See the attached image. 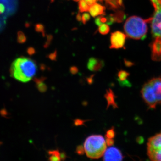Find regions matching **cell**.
Returning <instances> with one entry per match:
<instances>
[{
    "label": "cell",
    "mask_w": 161,
    "mask_h": 161,
    "mask_svg": "<svg viewBox=\"0 0 161 161\" xmlns=\"http://www.w3.org/2000/svg\"><path fill=\"white\" fill-rule=\"evenodd\" d=\"M67 158L66 154L65 152H62L60 153V158L61 160H64L66 159Z\"/></svg>",
    "instance_id": "cell-35"
},
{
    "label": "cell",
    "mask_w": 161,
    "mask_h": 161,
    "mask_svg": "<svg viewBox=\"0 0 161 161\" xmlns=\"http://www.w3.org/2000/svg\"><path fill=\"white\" fill-rule=\"evenodd\" d=\"M124 156L120 150L116 147H110L106 150L103 154V160L106 161H120Z\"/></svg>",
    "instance_id": "cell-8"
},
{
    "label": "cell",
    "mask_w": 161,
    "mask_h": 161,
    "mask_svg": "<svg viewBox=\"0 0 161 161\" xmlns=\"http://www.w3.org/2000/svg\"><path fill=\"white\" fill-rule=\"evenodd\" d=\"M105 98L107 101V109L110 106L114 109L118 108V106L115 102V96L112 89L107 90L106 93L104 95Z\"/></svg>",
    "instance_id": "cell-12"
},
{
    "label": "cell",
    "mask_w": 161,
    "mask_h": 161,
    "mask_svg": "<svg viewBox=\"0 0 161 161\" xmlns=\"http://www.w3.org/2000/svg\"><path fill=\"white\" fill-rule=\"evenodd\" d=\"M84 147L88 157L97 159L103 155L107 149V144L102 136L93 135L86 139Z\"/></svg>",
    "instance_id": "cell-3"
},
{
    "label": "cell",
    "mask_w": 161,
    "mask_h": 161,
    "mask_svg": "<svg viewBox=\"0 0 161 161\" xmlns=\"http://www.w3.org/2000/svg\"><path fill=\"white\" fill-rule=\"evenodd\" d=\"M115 19V22L121 23L123 22L125 19L126 16L123 12L122 11H118L116 12L114 14H112Z\"/></svg>",
    "instance_id": "cell-17"
},
{
    "label": "cell",
    "mask_w": 161,
    "mask_h": 161,
    "mask_svg": "<svg viewBox=\"0 0 161 161\" xmlns=\"http://www.w3.org/2000/svg\"><path fill=\"white\" fill-rule=\"evenodd\" d=\"M35 29L37 32L41 33L43 37L45 36V28L43 24L38 23L35 25Z\"/></svg>",
    "instance_id": "cell-20"
},
{
    "label": "cell",
    "mask_w": 161,
    "mask_h": 161,
    "mask_svg": "<svg viewBox=\"0 0 161 161\" xmlns=\"http://www.w3.org/2000/svg\"><path fill=\"white\" fill-rule=\"evenodd\" d=\"M147 146V155L150 160L161 161V132L150 137Z\"/></svg>",
    "instance_id": "cell-5"
},
{
    "label": "cell",
    "mask_w": 161,
    "mask_h": 161,
    "mask_svg": "<svg viewBox=\"0 0 161 161\" xmlns=\"http://www.w3.org/2000/svg\"><path fill=\"white\" fill-rule=\"evenodd\" d=\"M74 1H80V0H74ZM84 1H85L90 6L96 3V0H84Z\"/></svg>",
    "instance_id": "cell-34"
},
{
    "label": "cell",
    "mask_w": 161,
    "mask_h": 161,
    "mask_svg": "<svg viewBox=\"0 0 161 161\" xmlns=\"http://www.w3.org/2000/svg\"><path fill=\"white\" fill-rule=\"evenodd\" d=\"M155 10L161 6V0H150Z\"/></svg>",
    "instance_id": "cell-26"
},
{
    "label": "cell",
    "mask_w": 161,
    "mask_h": 161,
    "mask_svg": "<svg viewBox=\"0 0 161 161\" xmlns=\"http://www.w3.org/2000/svg\"><path fill=\"white\" fill-rule=\"evenodd\" d=\"M95 24L98 26H101L102 24H103V23L101 22L100 16L96 18V19H95Z\"/></svg>",
    "instance_id": "cell-33"
},
{
    "label": "cell",
    "mask_w": 161,
    "mask_h": 161,
    "mask_svg": "<svg viewBox=\"0 0 161 161\" xmlns=\"http://www.w3.org/2000/svg\"><path fill=\"white\" fill-rule=\"evenodd\" d=\"M26 38L25 35L22 31H19L18 33V41L19 43H23L26 41Z\"/></svg>",
    "instance_id": "cell-22"
},
{
    "label": "cell",
    "mask_w": 161,
    "mask_h": 161,
    "mask_svg": "<svg viewBox=\"0 0 161 161\" xmlns=\"http://www.w3.org/2000/svg\"><path fill=\"white\" fill-rule=\"evenodd\" d=\"M96 1H98V0H96ZM100 1H102V0H100Z\"/></svg>",
    "instance_id": "cell-40"
},
{
    "label": "cell",
    "mask_w": 161,
    "mask_h": 161,
    "mask_svg": "<svg viewBox=\"0 0 161 161\" xmlns=\"http://www.w3.org/2000/svg\"><path fill=\"white\" fill-rule=\"evenodd\" d=\"M151 58L155 61H161V37H157L151 44Z\"/></svg>",
    "instance_id": "cell-9"
},
{
    "label": "cell",
    "mask_w": 161,
    "mask_h": 161,
    "mask_svg": "<svg viewBox=\"0 0 161 161\" xmlns=\"http://www.w3.org/2000/svg\"><path fill=\"white\" fill-rule=\"evenodd\" d=\"M49 155L48 159L50 161H60V153L58 150H49L48 152Z\"/></svg>",
    "instance_id": "cell-14"
},
{
    "label": "cell",
    "mask_w": 161,
    "mask_h": 161,
    "mask_svg": "<svg viewBox=\"0 0 161 161\" xmlns=\"http://www.w3.org/2000/svg\"><path fill=\"white\" fill-rule=\"evenodd\" d=\"M115 136V129L112 128L107 131L105 135L106 138L114 139Z\"/></svg>",
    "instance_id": "cell-23"
},
{
    "label": "cell",
    "mask_w": 161,
    "mask_h": 161,
    "mask_svg": "<svg viewBox=\"0 0 161 161\" xmlns=\"http://www.w3.org/2000/svg\"><path fill=\"white\" fill-rule=\"evenodd\" d=\"M76 19L78 22H80V21H82V17L81 16V15L79 13L77 14V16H76Z\"/></svg>",
    "instance_id": "cell-37"
},
{
    "label": "cell",
    "mask_w": 161,
    "mask_h": 161,
    "mask_svg": "<svg viewBox=\"0 0 161 161\" xmlns=\"http://www.w3.org/2000/svg\"><path fill=\"white\" fill-rule=\"evenodd\" d=\"M143 99L150 109L161 104V77L153 78L144 84L141 91Z\"/></svg>",
    "instance_id": "cell-2"
},
{
    "label": "cell",
    "mask_w": 161,
    "mask_h": 161,
    "mask_svg": "<svg viewBox=\"0 0 161 161\" xmlns=\"http://www.w3.org/2000/svg\"><path fill=\"white\" fill-rule=\"evenodd\" d=\"M86 120H83L77 119L74 121V125L75 126L82 125H84V123L86 122Z\"/></svg>",
    "instance_id": "cell-29"
},
{
    "label": "cell",
    "mask_w": 161,
    "mask_h": 161,
    "mask_svg": "<svg viewBox=\"0 0 161 161\" xmlns=\"http://www.w3.org/2000/svg\"><path fill=\"white\" fill-rule=\"evenodd\" d=\"M6 16L5 14L0 15V32L4 29L6 24Z\"/></svg>",
    "instance_id": "cell-21"
},
{
    "label": "cell",
    "mask_w": 161,
    "mask_h": 161,
    "mask_svg": "<svg viewBox=\"0 0 161 161\" xmlns=\"http://www.w3.org/2000/svg\"><path fill=\"white\" fill-rule=\"evenodd\" d=\"M78 67L76 66H72L70 68V72L71 74L73 75H75L77 74L78 73Z\"/></svg>",
    "instance_id": "cell-31"
},
{
    "label": "cell",
    "mask_w": 161,
    "mask_h": 161,
    "mask_svg": "<svg viewBox=\"0 0 161 161\" xmlns=\"http://www.w3.org/2000/svg\"><path fill=\"white\" fill-rule=\"evenodd\" d=\"M110 30L109 26L108 24H103L99 26L98 31L101 34L105 35L109 32Z\"/></svg>",
    "instance_id": "cell-19"
},
{
    "label": "cell",
    "mask_w": 161,
    "mask_h": 161,
    "mask_svg": "<svg viewBox=\"0 0 161 161\" xmlns=\"http://www.w3.org/2000/svg\"><path fill=\"white\" fill-rule=\"evenodd\" d=\"M27 52L28 54L32 56L36 53V50L33 47H29L27 48Z\"/></svg>",
    "instance_id": "cell-32"
},
{
    "label": "cell",
    "mask_w": 161,
    "mask_h": 161,
    "mask_svg": "<svg viewBox=\"0 0 161 161\" xmlns=\"http://www.w3.org/2000/svg\"><path fill=\"white\" fill-rule=\"evenodd\" d=\"M126 35L121 32L117 31L112 33L111 36V49H119L123 47L125 43Z\"/></svg>",
    "instance_id": "cell-7"
},
{
    "label": "cell",
    "mask_w": 161,
    "mask_h": 161,
    "mask_svg": "<svg viewBox=\"0 0 161 161\" xmlns=\"http://www.w3.org/2000/svg\"><path fill=\"white\" fill-rule=\"evenodd\" d=\"M152 33L155 37H161V6L155 10L151 20Z\"/></svg>",
    "instance_id": "cell-6"
},
{
    "label": "cell",
    "mask_w": 161,
    "mask_h": 161,
    "mask_svg": "<svg viewBox=\"0 0 161 161\" xmlns=\"http://www.w3.org/2000/svg\"><path fill=\"white\" fill-rule=\"evenodd\" d=\"M130 75V73L126 71H119L118 73V81L121 83L122 82L121 84L123 85V84L126 81L127 78L129 77Z\"/></svg>",
    "instance_id": "cell-16"
},
{
    "label": "cell",
    "mask_w": 161,
    "mask_h": 161,
    "mask_svg": "<svg viewBox=\"0 0 161 161\" xmlns=\"http://www.w3.org/2000/svg\"><path fill=\"white\" fill-rule=\"evenodd\" d=\"M93 76L92 75V76L90 77L89 78H88V82L90 84H92V82H93Z\"/></svg>",
    "instance_id": "cell-38"
},
{
    "label": "cell",
    "mask_w": 161,
    "mask_h": 161,
    "mask_svg": "<svg viewBox=\"0 0 161 161\" xmlns=\"http://www.w3.org/2000/svg\"><path fill=\"white\" fill-rule=\"evenodd\" d=\"M90 6L84 0H80L79 3V10L80 12H84L89 11Z\"/></svg>",
    "instance_id": "cell-18"
},
{
    "label": "cell",
    "mask_w": 161,
    "mask_h": 161,
    "mask_svg": "<svg viewBox=\"0 0 161 161\" xmlns=\"http://www.w3.org/2000/svg\"><path fill=\"white\" fill-rule=\"evenodd\" d=\"M85 152V150L84 147L82 145H79L76 148V153L78 155H83Z\"/></svg>",
    "instance_id": "cell-25"
},
{
    "label": "cell",
    "mask_w": 161,
    "mask_h": 161,
    "mask_svg": "<svg viewBox=\"0 0 161 161\" xmlns=\"http://www.w3.org/2000/svg\"><path fill=\"white\" fill-rule=\"evenodd\" d=\"M57 56H58V53L57 51L55 50L53 53H51L47 56V58H49L50 60L53 61H56L57 60Z\"/></svg>",
    "instance_id": "cell-27"
},
{
    "label": "cell",
    "mask_w": 161,
    "mask_h": 161,
    "mask_svg": "<svg viewBox=\"0 0 161 161\" xmlns=\"http://www.w3.org/2000/svg\"><path fill=\"white\" fill-rule=\"evenodd\" d=\"M47 41L45 42V44L43 45V47L45 48H48L50 45L52 40H53V37L51 35H47L46 36Z\"/></svg>",
    "instance_id": "cell-24"
},
{
    "label": "cell",
    "mask_w": 161,
    "mask_h": 161,
    "mask_svg": "<svg viewBox=\"0 0 161 161\" xmlns=\"http://www.w3.org/2000/svg\"><path fill=\"white\" fill-rule=\"evenodd\" d=\"M106 142L108 147H112L114 144L115 141L113 139L106 138Z\"/></svg>",
    "instance_id": "cell-30"
},
{
    "label": "cell",
    "mask_w": 161,
    "mask_h": 161,
    "mask_svg": "<svg viewBox=\"0 0 161 161\" xmlns=\"http://www.w3.org/2000/svg\"><path fill=\"white\" fill-rule=\"evenodd\" d=\"M91 17L90 14L88 13H84L82 16V22L84 24H86L87 22L89 21Z\"/></svg>",
    "instance_id": "cell-28"
},
{
    "label": "cell",
    "mask_w": 161,
    "mask_h": 161,
    "mask_svg": "<svg viewBox=\"0 0 161 161\" xmlns=\"http://www.w3.org/2000/svg\"><path fill=\"white\" fill-rule=\"evenodd\" d=\"M104 66V62L103 60L95 58H90L87 64L88 69L91 71H99L103 68Z\"/></svg>",
    "instance_id": "cell-10"
},
{
    "label": "cell",
    "mask_w": 161,
    "mask_h": 161,
    "mask_svg": "<svg viewBox=\"0 0 161 161\" xmlns=\"http://www.w3.org/2000/svg\"><path fill=\"white\" fill-rule=\"evenodd\" d=\"M108 7L112 10H115L120 8L121 6L118 3V0H105Z\"/></svg>",
    "instance_id": "cell-15"
},
{
    "label": "cell",
    "mask_w": 161,
    "mask_h": 161,
    "mask_svg": "<svg viewBox=\"0 0 161 161\" xmlns=\"http://www.w3.org/2000/svg\"><path fill=\"white\" fill-rule=\"evenodd\" d=\"M125 63L126 66L128 67L132 66L133 64V63L131 62V61H129V60H125Z\"/></svg>",
    "instance_id": "cell-36"
},
{
    "label": "cell",
    "mask_w": 161,
    "mask_h": 161,
    "mask_svg": "<svg viewBox=\"0 0 161 161\" xmlns=\"http://www.w3.org/2000/svg\"><path fill=\"white\" fill-rule=\"evenodd\" d=\"M46 78L42 77L40 78H35L34 81L36 84L37 88L41 93H44L47 90V86L46 84L44 83V81L46 80Z\"/></svg>",
    "instance_id": "cell-13"
},
{
    "label": "cell",
    "mask_w": 161,
    "mask_h": 161,
    "mask_svg": "<svg viewBox=\"0 0 161 161\" xmlns=\"http://www.w3.org/2000/svg\"><path fill=\"white\" fill-rule=\"evenodd\" d=\"M37 68L35 60L31 58L21 57L17 58L12 64L10 75L18 81L26 83L34 77Z\"/></svg>",
    "instance_id": "cell-1"
},
{
    "label": "cell",
    "mask_w": 161,
    "mask_h": 161,
    "mask_svg": "<svg viewBox=\"0 0 161 161\" xmlns=\"http://www.w3.org/2000/svg\"><path fill=\"white\" fill-rule=\"evenodd\" d=\"M147 20L133 16L127 19L124 30L129 37L135 40L143 39L147 32Z\"/></svg>",
    "instance_id": "cell-4"
},
{
    "label": "cell",
    "mask_w": 161,
    "mask_h": 161,
    "mask_svg": "<svg viewBox=\"0 0 161 161\" xmlns=\"http://www.w3.org/2000/svg\"><path fill=\"white\" fill-rule=\"evenodd\" d=\"M118 3L119 4V5H120L121 6H123V1L122 0H118Z\"/></svg>",
    "instance_id": "cell-39"
},
{
    "label": "cell",
    "mask_w": 161,
    "mask_h": 161,
    "mask_svg": "<svg viewBox=\"0 0 161 161\" xmlns=\"http://www.w3.org/2000/svg\"><path fill=\"white\" fill-rule=\"evenodd\" d=\"M105 9L104 6L95 3L90 6L89 11L92 17L95 18L101 15H105Z\"/></svg>",
    "instance_id": "cell-11"
}]
</instances>
